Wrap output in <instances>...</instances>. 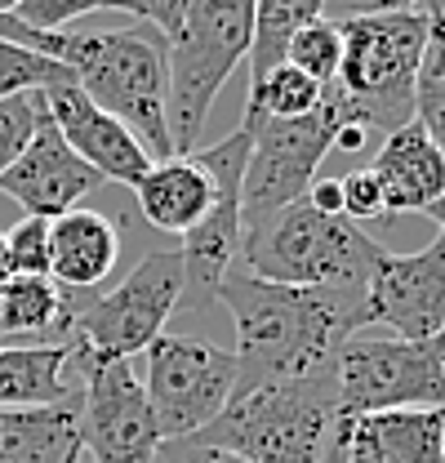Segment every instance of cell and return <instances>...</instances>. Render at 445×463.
I'll return each instance as SVG.
<instances>
[{"label": "cell", "instance_id": "obj_1", "mask_svg": "<svg viewBox=\"0 0 445 463\" xmlns=\"http://www.w3.org/2000/svg\"><path fill=\"white\" fill-rule=\"evenodd\" d=\"M236 326V392H259L272 383L303 379L334 365L343 339L361 335L365 298L321 286H272L241 272H227L214 289Z\"/></svg>", "mask_w": 445, "mask_h": 463}, {"label": "cell", "instance_id": "obj_2", "mask_svg": "<svg viewBox=\"0 0 445 463\" xmlns=\"http://www.w3.org/2000/svg\"><path fill=\"white\" fill-rule=\"evenodd\" d=\"M62 67L94 108L116 116L143 143L152 161L178 156L169 138V41L156 27L134 23L90 36L67 32Z\"/></svg>", "mask_w": 445, "mask_h": 463}, {"label": "cell", "instance_id": "obj_3", "mask_svg": "<svg viewBox=\"0 0 445 463\" xmlns=\"http://www.w3.org/2000/svg\"><path fill=\"white\" fill-rule=\"evenodd\" d=\"M392 250L374 236L338 219L321 214L308 201L277 210L268 223L241 236V263L250 277L272 286H321L352 298H365L374 272L383 268Z\"/></svg>", "mask_w": 445, "mask_h": 463}, {"label": "cell", "instance_id": "obj_4", "mask_svg": "<svg viewBox=\"0 0 445 463\" xmlns=\"http://www.w3.org/2000/svg\"><path fill=\"white\" fill-rule=\"evenodd\" d=\"M432 32L428 9L365 14L352 9L338 18L343 62L330 90L347 108V120L361 129H401L414 120V71Z\"/></svg>", "mask_w": 445, "mask_h": 463}, {"label": "cell", "instance_id": "obj_5", "mask_svg": "<svg viewBox=\"0 0 445 463\" xmlns=\"http://www.w3.org/2000/svg\"><path fill=\"white\" fill-rule=\"evenodd\" d=\"M334 423L338 392L334 365H326L303 379L232 397L219 419L205 432H196V441L232 450L250 463H321Z\"/></svg>", "mask_w": 445, "mask_h": 463}, {"label": "cell", "instance_id": "obj_6", "mask_svg": "<svg viewBox=\"0 0 445 463\" xmlns=\"http://www.w3.org/2000/svg\"><path fill=\"white\" fill-rule=\"evenodd\" d=\"M250 36L254 0H187L183 27L169 41V138L178 156L201 143L219 90L250 54Z\"/></svg>", "mask_w": 445, "mask_h": 463}, {"label": "cell", "instance_id": "obj_7", "mask_svg": "<svg viewBox=\"0 0 445 463\" xmlns=\"http://www.w3.org/2000/svg\"><path fill=\"white\" fill-rule=\"evenodd\" d=\"M343 125H352V120L330 85H326V103L312 116L250 125L254 143H250V161H245V178H241V228L254 232L277 210L308 196L312 178H321V165L334 152V138Z\"/></svg>", "mask_w": 445, "mask_h": 463}, {"label": "cell", "instance_id": "obj_8", "mask_svg": "<svg viewBox=\"0 0 445 463\" xmlns=\"http://www.w3.org/2000/svg\"><path fill=\"white\" fill-rule=\"evenodd\" d=\"M183 294H187V272H183L178 250H152L134 263V272L116 289L67 312V326L76 330L80 352L129 361L134 352H147L152 339L166 335V321L183 303Z\"/></svg>", "mask_w": 445, "mask_h": 463}, {"label": "cell", "instance_id": "obj_9", "mask_svg": "<svg viewBox=\"0 0 445 463\" xmlns=\"http://www.w3.org/2000/svg\"><path fill=\"white\" fill-rule=\"evenodd\" d=\"M147 405L161 441H183L205 432L236 392L232 347L192 335H161L147 344Z\"/></svg>", "mask_w": 445, "mask_h": 463}, {"label": "cell", "instance_id": "obj_10", "mask_svg": "<svg viewBox=\"0 0 445 463\" xmlns=\"http://www.w3.org/2000/svg\"><path fill=\"white\" fill-rule=\"evenodd\" d=\"M338 414L445 410V361L396 335H352L334 352Z\"/></svg>", "mask_w": 445, "mask_h": 463}, {"label": "cell", "instance_id": "obj_11", "mask_svg": "<svg viewBox=\"0 0 445 463\" xmlns=\"http://www.w3.org/2000/svg\"><path fill=\"white\" fill-rule=\"evenodd\" d=\"M80 392H76V432L80 455L90 463H152L161 450L152 405L143 392V379L125 356L80 352Z\"/></svg>", "mask_w": 445, "mask_h": 463}, {"label": "cell", "instance_id": "obj_12", "mask_svg": "<svg viewBox=\"0 0 445 463\" xmlns=\"http://www.w3.org/2000/svg\"><path fill=\"white\" fill-rule=\"evenodd\" d=\"M250 125H236L222 143H210L201 152H187L201 161V170L214 183V201L205 210V219L183 236V272H187V289H201L214 298L219 281L232 272V263L241 259V178H245V161H250Z\"/></svg>", "mask_w": 445, "mask_h": 463}, {"label": "cell", "instance_id": "obj_13", "mask_svg": "<svg viewBox=\"0 0 445 463\" xmlns=\"http://www.w3.org/2000/svg\"><path fill=\"white\" fill-rule=\"evenodd\" d=\"M365 321L445 361V232L414 254H388L365 294Z\"/></svg>", "mask_w": 445, "mask_h": 463}, {"label": "cell", "instance_id": "obj_14", "mask_svg": "<svg viewBox=\"0 0 445 463\" xmlns=\"http://www.w3.org/2000/svg\"><path fill=\"white\" fill-rule=\"evenodd\" d=\"M94 187H103V178L90 170L58 134V125L50 120L41 90H36V125L27 147L18 152V161L0 174V196H9L14 205H23L27 214L41 219H58L67 210H76Z\"/></svg>", "mask_w": 445, "mask_h": 463}, {"label": "cell", "instance_id": "obj_15", "mask_svg": "<svg viewBox=\"0 0 445 463\" xmlns=\"http://www.w3.org/2000/svg\"><path fill=\"white\" fill-rule=\"evenodd\" d=\"M41 103H45L50 120L58 125L62 143L99 174L103 183L111 178V183L134 187V183L147 174L152 156L143 152V143H138L116 116H108L103 108H94V103L76 90V80L41 90Z\"/></svg>", "mask_w": 445, "mask_h": 463}, {"label": "cell", "instance_id": "obj_16", "mask_svg": "<svg viewBox=\"0 0 445 463\" xmlns=\"http://www.w3.org/2000/svg\"><path fill=\"white\" fill-rule=\"evenodd\" d=\"M347 463H445V410L338 414Z\"/></svg>", "mask_w": 445, "mask_h": 463}, {"label": "cell", "instance_id": "obj_17", "mask_svg": "<svg viewBox=\"0 0 445 463\" xmlns=\"http://www.w3.org/2000/svg\"><path fill=\"white\" fill-rule=\"evenodd\" d=\"M370 170L383 187L388 219L414 214V210L428 214L445 196V152L428 138V129L419 120H405L401 129H392Z\"/></svg>", "mask_w": 445, "mask_h": 463}, {"label": "cell", "instance_id": "obj_18", "mask_svg": "<svg viewBox=\"0 0 445 463\" xmlns=\"http://www.w3.org/2000/svg\"><path fill=\"white\" fill-rule=\"evenodd\" d=\"M120 259V232L99 210H67L50 219V281L62 294L103 286Z\"/></svg>", "mask_w": 445, "mask_h": 463}, {"label": "cell", "instance_id": "obj_19", "mask_svg": "<svg viewBox=\"0 0 445 463\" xmlns=\"http://www.w3.org/2000/svg\"><path fill=\"white\" fill-rule=\"evenodd\" d=\"M138 192V210L152 228L187 236L205 219L210 201H214V183L201 170L196 156H169V161H152L147 174L134 183Z\"/></svg>", "mask_w": 445, "mask_h": 463}, {"label": "cell", "instance_id": "obj_20", "mask_svg": "<svg viewBox=\"0 0 445 463\" xmlns=\"http://www.w3.org/2000/svg\"><path fill=\"white\" fill-rule=\"evenodd\" d=\"M76 392L58 405L0 410V463H76Z\"/></svg>", "mask_w": 445, "mask_h": 463}, {"label": "cell", "instance_id": "obj_21", "mask_svg": "<svg viewBox=\"0 0 445 463\" xmlns=\"http://www.w3.org/2000/svg\"><path fill=\"white\" fill-rule=\"evenodd\" d=\"M71 356H76V344H36V347L0 344V410L67 402L76 392L67 383V374H62Z\"/></svg>", "mask_w": 445, "mask_h": 463}, {"label": "cell", "instance_id": "obj_22", "mask_svg": "<svg viewBox=\"0 0 445 463\" xmlns=\"http://www.w3.org/2000/svg\"><path fill=\"white\" fill-rule=\"evenodd\" d=\"M326 18V0H254V36H250V80L268 76L285 62V45L298 27Z\"/></svg>", "mask_w": 445, "mask_h": 463}, {"label": "cell", "instance_id": "obj_23", "mask_svg": "<svg viewBox=\"0 0 445 463\" xmlns=\"http://www.w3.org/2000/svg\"><path fill=\"white\" fill-rule=\"evenodd\" d=\"M67 326V294L50 277H9L0 286V335H41Z\"/></svg>", "mask_w": 445, "mask_h": 463}, {"label": "cell", "instance_id": "obj_24", "mask_svg": "<svg viewBox=\"0 0 445 463\" xmlns=\"http://www.w3.org/2000/svg\"><path fill=\"white\" fill-rule=\"evenodd\" d=\"M326 103V85H317L308 71L277 62L268 76L250 80V112L245 125H259V120H298V116H312Z\"/></svg>", "mask_w": 445, "mask_h": 463}, {"label": "cell", "instance_id": "obj_25", "mask_svg": "<svg viewBox=\"0 0 445 463\" xmlns=\"http://www.w3.org/2000/svg\"><path fill=\"white\" fill-rule=\"evenodd\" d=\"M414 120L445 152V18L432 14V32L414 71Z\"/></svg>", "mask_w": 445, "mask_h": 463}, {"label": "cell", "instance_id": "obj_26", "mask_svg": "<svg viewBox=\"0 0 445 463\" xmlns=\"http://www.w3.org/2000/svg\"><path fill=\"white\" fill-rule=\"evenodd\" d=\"M285 62L308 71L317 85H330L338 76V62H343V36H338V23L334 18H317L308 27H298L285 45Z\"/></svg>", "mask_w": 445, "mask_h": 463}, {"label": "cell", "instance_id": "obj_27", "mask_svg": "<svg viewBox=\"0 0 445 463\" xmlns=\"http://www.w3.org/2000/svg\"><path fill=\"white\" fill-rule=\"evenodd\" d=\"M76 80L62 62L36 54V50H23V45H9L0 41V99L9 94H32V90H50V85H67Z\"/></svg>", "mask_w": 445, "mask_h": 463}, {"label": "cell", "instance_id": "obj_28", "mask_svg": "<svg viewBox=\"0 0 445 463\" xmlns=\"http://www.w3.org/2000/svg\"><path fill=\"white\" fill-rule=\"evenodd\" d=\"M9 277H50V219L27 214L5 232Z\"/></svg>", "mask_w": 445, "mask_h": 463}, {"label": "cell", "instance_id": "obj_29", "mask_svg": "<svg viewBox=\"0 0 445 463\" xmlns=\"http://www.w3.org/2000/svg\"><path fill=\"white\" fill-rule=\"evenodd\" d=\"M36 125V90L32 94H9L0 99V174L18 161Z\"/></svg>", "mask_w": 445, "mask_h": 463}, {"label": "cell", "instance_id": "obj_30", "mask_svg": "<svg viewBox=\"0 0 445 463\" xmlns=\"http://www.w3.org/2000/svg\"><path fill=\"white\" fill-rule=\"evenodd\" d=\"M338 187H343V219H347V223L361 228L365 219H388V210H383V187H379L374 170L343 174Z\"/></svg>", "mask_w": 445, "mask_h": 463}, {"label": "cell", "instance_id": "obj_31", "mask_svg": "<svg viewBox=\"0 0 445 463\" xmlns=\"http://www.w3.org/2000/svg\"><path fill=\"white\" fill-rule=\"evenodd\" d=\"M94 9H99V0H18L14 18L27 23L32 32H62L71 18L94 14Z\"/></svg>", "mask_w": 445, "mask_h": 463}, {"label": "cell", "instance_id": "obj_32", "mask_svg": "<svg viewBox=\"0 0 445 463\" xmlns=\"http://www.w3.org/2000/svg\"><path fill=\"white\" fill-rule=\"evenodd\" d=\"M99 9H125V14H134L138 23L156 27L166 41H174L178 27H183L187 0H99Z\"/></svg>", "mask_w": 445, "mask_h": 463}, {"label": "cell", "instance_id": "obj_33", "mask_svg": "<svg viewBox=\"0 0 445 463\" xmlns=\"http://www.w3.org/2000/svg\"><path fill=\"white\" fill-rule=\"evenodd\" d=\"M152 463H250V459H241L232 450H219V446H205L196 437H183V441H161Z\"/></svg>", "mask_w": 445, "mask_h": 463}, {"label": "cell", "instance_id": "obj_34", "mask_svg": "<svg viewBox=\"0 0 445 463\" xmlns=\"http://www.w3.org/2000/svg\"><path fill=\"white\" fill-rule=\"evenodd\" d=\"M303 201L312 210H321V214H338L343 219V187H338V178H312V187H308Z\"/></svg>", "mask_w": 445, "mask_h": 463}, {"label": "cell", "instance_id": "obj_35", "mask_svg": "<svg viewBox=\"0 0 445 463\" xmlns=\"http://www.w3.org/2000/svg\"><path fill=\"white\" fill-rule=\"evenodd\" d=\"M441 0H365V14H396V9H437Z\"/></svg>", "mask_w": 445, "mask_h": 463}, {"label": "cell", "instance_id": "obj_36", "mask_svg": "<svg viewBox=\"0 0 445 463\" xmlns=\"http://www.w3.org/2000/svg\"><path fill=\"white\" fill-rule=\"evenodd\" d=\"M9 281V254H5V232H0V286Z\"/></svg>", "mask_w": 445, "mask_h": 463}, {"label": "cell", "instance_id": "obj_37", "mask_svg": "<svg viewBox=\"0 0 445 463\" xmlns=\"http://www.w3.org/2000/svg\"><path fill=\"white\" fill-rule=\"evenodd\" d=\"M18 9V0H0V14H14Z\"/></svg>", "mask_w": 445, "mask_h": 463}, {"label": "cell", "instance_id": "obj_38", "mask_svg": "<svg viewBox=\"0 0 445 463\" xmlns=\"http://www.w3.org/2000/svg\"><path fill=\"white\" fill-rule=\"evenodd\" d=\"M0 344H5V335H0Z\"/></svg>", "mask_w": 445, "mask_h": 463}]
</instances>
